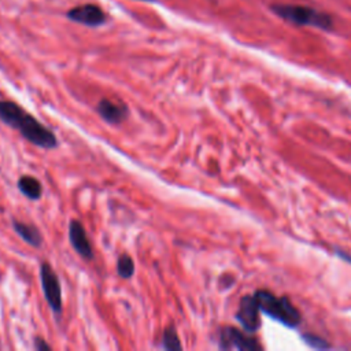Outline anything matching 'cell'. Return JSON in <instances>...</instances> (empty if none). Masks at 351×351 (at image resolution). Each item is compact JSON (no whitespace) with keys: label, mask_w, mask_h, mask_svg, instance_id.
<instances>
[{"label":"cell","mask_w":351,"mask_h":351,"mask_svg":"<svg viewBox=\"0 0 351 351\" xmlns=\"http://www.w3.org/2000/svg\"><path fill=\"white\" fill-rule=\"evenodd\" d=\"M16 185H18V189L21 191V193L30 200H38L43 195V185L33 176H27V174L21 176L18 178Z\"/></svg>","instance_id":"obj_11"},{"label":"cell","mask_w":351,"mask_h":351,"mask_svg":"<svg viewBox=\"0 0 351 351\" xmlns=\"http://www.w3.org/2000/svg\"><path fill=\"white\" fill-rule=\"evenodd\" d=\"M69 240L74 251L84 259L92 261L95 254L89 237L84 225L78 219H71L69 222Z\"/></svg>","instance_id":"obj_7"},{"label":"cell","mask_w":351,"mask_h":351,"mask_svg":"<svg viewBox=\"0 0 351 351\" xmlns=\"http://www.w3.org/2000/svg\"><path fill=\"white\" fill-rule=\"evenodd\" d=\"M259 304L255 295H245L241 298L239 310L236 313L237 321L241 324L245 332H256L261 326V317H259Z\"/></svg>","instance_id":"obj_6"},{"label":"cell","mask_w":351,"mask_h":351,"mask_svg":"<svg viewBox=\"0 0 351 351\" xmlns=\"http://www.w3.org/2000/svg\"><path fill=\"white\" fill-rule=\"evenodd\" d=\"M96 111L103 121L112 125L123 122L129 114V110L123 103H117L110 99H101L96 106Z\"/></svg>","instance_id":"obj_9"},{"label":"cell","mask_w":351,"mask_h":351,"mask_svg":"<svg viewBox=\"0 0 351 351\" xmlns=\"http://www.w3.org/2000/svg\"><path fill=\"white\" fill-rule=\"evenodd\" d=\"M40 281L45 300L53 314H62V288L58 274L48 262L40 265Z\"/></svg>","instance_id":"obj_4"},{"label":"cell","mask_w":351,"mask_h":351,"mask_svg":"<svg viewBox=\"0 0 351 351\" xmlns=\"http://www.w3.org/2000/svg\"><path fill=\"white\" fill-rule=\"evenodd\" d=\"M273 12H276L280 18L300 26H314L324 30H329L333 26V21L330 15L318 11L308 5L299 4H273Z\"/></svg>","instance_id":"obj_3"},{"label":"cell","mask_w":351,"mask_h":351,"mask_svg":"<svg viewBox=\"0 0 351 351\" xmlns=\"http://www.w3.org/2000/svg\"><path fill=\"white\" fill-rule=\"evenodd\" d=\"M219 348L221 350H245L255 351L261 350V344L254 339L240 332L236 328L225 326L219 332Z\"/></svg>","instance_id":"obj_5"},{"label":"cell","mask_w":351,"mask_h":351,"mask_svg":"<svg viewBox=\"0 0 351 351\" xmlns=\"http://www.w3.org/2000/svg\"><path fill=\"white\" fill-rule=\"evenodd\" d=\"M254 295L258 300L261 311H263L270 318L289 328H295L300 324V313L287 296L278 298L266 289H259Z\"/></svg>","instance_id":"obj_2"},{"label":"cell","mask_w":351,"mask_h":351,"mask_svg":"<svg viewBox=\"0 0 351 351\" xmlns=\"http://www.w3.org/2000/svg\"><path fill=\"white\" fill-rule=\"evenodd\" d=\"M303 339L313 348H328L329 347V344L324 339H321V337H318L315 335H311V333L303 335Z\"/></svg>","instance_id":"obj_14"},{"label":"cell","mask_w":351,"mask_h":351,"mask_svg":"<svg viewBox=\"0 0 351 351\" xmlns=\"http://www.w3.org/2000/svg\"><path fill=\"white\" fill-rule=\"evenodd\" d=\"M33 348L37 350V351H51L52 347L41 337H36L34 339V343H33Z\"/></svg>","instance_id":"obj_15"},{"label":"cell","mask_w":351,"mask_h":351,"mask_svg":"<svg viewBox=\"0 0 351 351\" xmlns=\"http://www.w3.org/2000/svg\"><path fill=\"white\" fill-rule=\"evenodd\" d=\"M162 347L165 350H169V351H174V350H182V346H181V341H180V337L177 335V330L173 325L167 326L163 332V336H162Z\"/></svg>","instance_id":"obj_12"},{"label":"cell","mask_w":351,"mask_h":351,"mask_svg":"<svg viewBox=\"0 0 351 351\" xmlns=\"http://www.w3.org/2000/svg\"><path fill=\"white\" fill-rule=\"evenodd\" d=\"M0 119L40 148L52 149L58 147V138L53 132L15 101L0 100Z\"/></svg>","instance_id":"obj_1"},{"label":"cell","mask_w":351,"mask_h":351,"mask_svg":"<svg viewBox=\"0 0 351 351\" xmlns=\"http://www.w3.org/2000/svg\"><path fill=\"white\" fill-rule=\"evenodd\" d=\"M117 273L122 278H130L134 274V262L128 254H122L117 259Z\"/></svg>","instance_id":"obj_13"},{"label":"cell","mask_w":351,"mask_h":351,"mask_svg":"<svg viewBox=\"0 0 351 351\" xmlns=\"http://www.w3.org/2000/svg\"><path fill=\"white\" fill-rule=\"evenodd\" d=\"M67 18L77 23H82L90 27L100 26L106 22L104 11L95 4H84L74 7L67 11Z\"/></svg>","instance_id":"obj_8"},{"label":"cell","mask_w":351,"mask_h":351,"mask_svg":"<svg viewBox=\"0 0 351 351\" xmlns=\"http://www.w3.org/2000/svg\"><path fill=\"white\" fill-rule=\"evenodd\" d=\"M12 228L16 232V234L25 243H27L29 245H32L34 248H38V247L43 245V234H41V232L36 226H33L30 223H26V222H21V221L14 219L12 221Z\"/></svg>","instance_id":"obj_10"}]
</instances>
